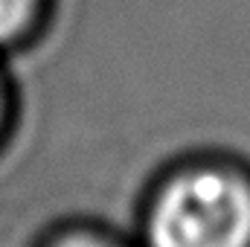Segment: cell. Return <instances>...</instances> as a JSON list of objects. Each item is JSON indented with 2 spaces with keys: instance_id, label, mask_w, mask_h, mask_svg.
<instances>
[{
  "instance_id": "6da1fadb",
  "label": "cell",
  "mask_w": 250,
  "mask_h": 247,
  "mask_svg": "<svg viewBox=\"0 0 250 247\" xmlns=\"http://www.w3.org/2000/svg\"><path fill=\"white\" fill-rule=\"evenodd\" d=\"M148 247H250V184L195 166L163 186L146 215Z\"/></svg>"
},
{
  "instance_id": "7a4b0ae2",
  "label": "cell",
  "mask_w": 250,
  "mask_h": 247,
  "mask_svg": "<svg viewBox=\"0 0 250 247\" xmlns=\"http://www.w3.org/2000/svg\"><path fill=\"white\" fill-rule=\"evenodd\" d=\"M44 21V0H0V50L29 38Z\"/></svg>"
},
{
  "instance_id": "3957f363",
  "label": "cell",
  "mask_w": 250,
  "mask_h": 247,
  "mask_svg": "<svg viewBox=\"0 0 250 247\" xmlns=\"http://www.w3.org/2000/svg\"><path fill=\"white\" fill-rule=\"evenodd\" d=\"M50 247H120V245L114 239L102 236V233H84V230H79V233H67L62 239H56Z\"/></svg>"
},
{
  "instance_id": "277c9868",
  "label": "cell",
  "mask_w": 250,
  "mask_h": 247,
  "mask_svg": "<svg viewBox=\"0 0 250 247\" xmlns=\"http://www.w3.org/2000/svg\"><path fill=\"white\" fill-rule=\"evenodd\" d=\"M3 114H6V96H3V87H0V125H3Z\"/></svg>"
}]
</instances>
